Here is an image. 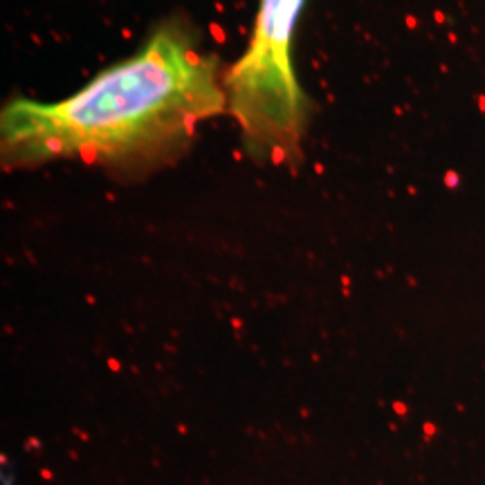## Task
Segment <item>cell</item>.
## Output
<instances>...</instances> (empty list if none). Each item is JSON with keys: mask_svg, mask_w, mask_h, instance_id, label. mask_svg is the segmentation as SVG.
I'll list each match as a JSON object with an SVG mask.
<instances>
[{"mask_svg": "<svg viewBox=\"0 0 485 485\" xmlns=\"http://www.w3.org/2000/svg\"><path fill=\"white\" fill-rule=\"evenodd\" d=\"M227 112L225 72L195 32L169 18L137 54L54 104L11 99L0 112L5 171L79 160L140 180L189 151L202 122Z\"/></svg>", "mask_w": 485, "mask_h": 485, "instance_id": "6da1fadb", "label": "cell"}, {"mask_svg": "<svg viewBox=\"0 0 485 485\" xmlns=\"http://www.w3.org/2000/svg\"><path fill=\"white\" fill-rule=\"evenodd\" d=\"M303 0H261L250 47L225 72L227 115L261 167L296 169L313 104L292 65V36Z\"/></svg>", "mask_w": 485, "mask_h": 485, "instance_id": "7a4b0ae2", "label": "cell"}]
</instances>
